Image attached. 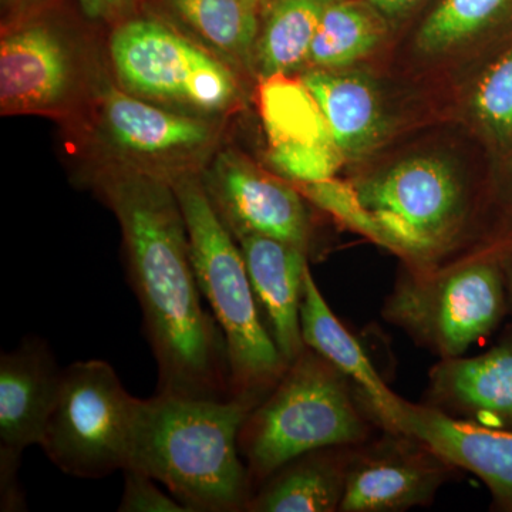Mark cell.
Here are the masks:
<instances>
[{
    "instance_id": "ffe728a7",
    "label": "cell",
    "mask_w": 512,
    "mask_h": 512,
    "mask_svg": "<svg viewBox=\"0 0 512 512\" xmlns=\"http://www.w3.org/2000/svg\"><path fill=\"white\" fill-rule=\"evenodd\" d=\"M205 49L234 69H254L261 0H163Z\"/></svg>"
},
{
    "instance_id": "2e32d148",
    "label": "cell",
    "mask_w": 512,
    "mask_h": 512,
    "mask_svg": "<svg viewBox=\"0 0 512 512\" xmlns=\"http://www.w3.org/2000/svg\"><path fill=\"white\" fill-rule=\"evenodd\" d=\"M241 248L256 299L266 313L279 352L291 365L306 349L301 330L303 282L308 252L261 235L235 239Z\"/></svg>"
},
{
    "instance_id": "ba28073f",
    "label": "cell",
    "mask_w": 512,
    "mask_h": 512,
    "mask_svg": "<svg viewBox=\"0 0 512 512\" xmlns=\"http://www.w3.org/2000/svg\"><path fill=\"white\" fill-rule=\"evenodd\" d=\"M360 201L389 239L390 251L416 266L437 271L466 224L460 178L436 157H414L355 185Z\"/></svg>"
},
{
    "instance_id": "1f68e13d",
    "label": "cell",
    "mask_w": 512,
    "mask_h": 512,
    "mask_svg": "<svg viewBox=\"0 0 512 512\" xmlns=\"http://www.w3.org/2000/svg\"><path fill=\"white\" fill-rule=\"evenodd\" d=\"M261 2H262V3H264V2H265V0H261Z\"/></svg>"
},
{
    "instance_id": "277c9868",
    "label": "cell",
    "mask_w": 512,
    "mask_h": 512,
    "mask_svg": "<svg viewBox=\"0 0 512 512\" xmlns=\"http://www.w3.org/2000/svg\"><path fill=\"white\" fill-rule=\"evenodd\" d=\"M367 427L350 399L346 376L306 348L271 393L248 414L239 451L252 491L292 458L365 439Z\"/></svg>"
},
{
    "instance_id": "3957f363",
    "label": "cell",
    "mask_w": 512,
    "mask_h": 512,
    "mask_svg": "<svg viewBox=\"0 0 512 512\" xmlns=\"http://www.w3.org/2000/svg\"><path fill=\"white\" fill-rule=\"evenodd\" d=\"M171 183L187 224L198 286L227 346L232 397L258 406L289 365L262 322L241 248L218 217L202 173Z\"/></svg>"
},
{
    "instance_id": "7a4b0ae2",
    "label": "cell",
    "mask_w": 512,
    "mask_h": 512,
    "mask_svg": "<svg viewBox=\"0 0 512 512\" xmlns=\"http://www.w3.org/2000/svg\"><path fill=\"white\" fill-rule=\"evenodd\" d=\"M255 407L237 397L157 393L140 399L124 470L133 468L164 484L190 512L245 511L252 484L239 433Z\"/></svg>"
},
{
    "instance_id": "f546056e",
    "label": "cell",
    "mask_w": 512,
    "mask_h": 512,
    "mask_svg": "<svg viewBox=\"0 0 512 512\" xmlns=\"http://www.w3.org/2000/svg\"><path fill=\"white\" fill-rule=\"evenodd\" d=\"M383 18L396 19L416 8L421 0H366Z\"/></svg>"
},
{
    "instance_id": "ac0fdd59",
    "label": "cell",
    "mask_w": 512,
    "mask_h": 512,
    "mask_svg": "<svg viewBox=\"0 0 512 512\" xmlns=\"http://www.w3.org/2000/svg\"><path fill=\"white\" fill-rule=\"evenodd\" d=\"M338 448H318L292 458L252 491L245 511H339L349 461Z\"/></svg>"
},
{
    "instance_id": "4316f807",
    "label": "cell",
    "mask_w": 512,
    "mask_h": 512,
    "mask_svg": "<svg viewBox=\"0 0 512 512\" xmlns=\"http://www.w3.org/2000/svg\"><path fill=\"white\" fill-rule=\"evenodd\" d=\"M473 109L478 121L495 137L512 136V49L481 77Z\"/></svg>"
},
{
    "instance_id": "52a82bcc",
    "label": "cell",
    "mask_w": 512,
    "mask_h": 512,
    "mask_svg": "<svg viewBox=\"0 0 512 512\" xmlns=\"http://www.w3.org/2000/svg\"><path fill=\"white\" fill-rule=\"evenodd\" d=\"M500 266L477 259L402 279L384 302V319L441 359L466 353L490 335L507 311Z\"/></svg>"
},
{
    "instance_id": "6da1fadb",
    "label": "cell",
    "mask_w": 512,
    "mask_h": 512,
    "mask_svg": "<svg viewBox=\"0 0 512 512\" xmlns=\"http://www.w3.org/2000/svg\"><path fill=\"white\" fill-rule=\"evenodd\" d=\"M94 184L116 215L128 281L158 369L157 393L231 399L227 346L202 308L180 201L167 178L101 164Z\"/></svg>"
},
{
    "instance_id": "4fadbf2b",
    "label": "cell",
    "mask_w": 512,
    "mask_h": 512,
    "mask_svg": "<svg viewBox=\"0 0 512 512\" xmlns=\"http://www.w3.org/2000/svg\"><path fill=\"white\" fill-rule=\"evenodd\" d=\"M410 441L380 444L350 461L339 511L393 512L429 504L453 466Z\"/></svg>"
},
{
    "instance_id": "8fae6325",
    "label": "cell",
    "mask_w": 512,
    "mask_h": 512,
    "mask_svg": "<svg viewBox=\"0 0 512 512\" xmlns=\"http://www.w3.org/2000/svg\"><path fill=\"white\" fill-rule=\"evenodd\" d=\"M202 180L232 237L261 235L308 252L311 222L298 188L234 150L214 154Z\"/></svg>"
},
{
    "instance_id": "7402d4cb",
    "label": "cell",
    "mask_w": 512,
    "mask_h": 512,
    "mask_svg": "<svg viewBox=\"0 0 512 512\" xmlns=\"http://www.w3.org/2000/svg\"><path fill=\"white\" fill-rule=\"evenodd\" d=\"M384 18L366 0H333L323 13L306 64L339 70L370 55L383 39Z\"/></svg>"
},
{
    "instance_id": "5bb4252c",
    "label": "cell",
    "mask_w": 512,
    "mask_h": 512,
    "mask_svg": "<svg viewBox=\"0 0 512 512\" xmlns=\"http://www.w3.org/2000/svg\"><path fill=\"white\" fill-rule=\"evenodd\" d=\"M62 369L46 340L28 336L0 356V466H20L40 444L55 407Z\"/></svg>"
},
{
    "instance_id": "e0dca14e",
    "label": "cell",
    "mask_w": 512,
    "mask_h": 512,
    "mask_svg": "<svg viewBox=\"0 0 512 512\" xmlns=\"http://www.w3.org/2000/svg\"><path fill=\"white\" fill-rule=\"evenodd\" d=\"M301 330L306 348L315 350L339 372L350 377L362 390L375 419L386 427L402 399L386 386L355 336L336 318L309 268L303 282Z\"/></svg>"
},
{
    "instance_id": "8992f818",
    "label": "cell",
    "mask_w": 512,
    "mask_h": 512,
    "mask_svg": "<svg viewBox=\"0 0 512 512\" xmlns=\"http://www.w3.org/2000/svg\"><path fill=\"white\" fill-rule=\"evenodd\" d=\"M140 399L124 389L104 360H80L62 370L59 393L39 446L63 473L97 480L130 460Z\"/></svg>"
},
{
    "instance_id": "9c48e42d",
    "label": "cell",
    "mask_w": 512,
    "mask_h": 512,
    "mask_svg": "<svg viewBox=\"0 0 512 512\" xmlns=\"http://www.w3.org/2000/svg\"><path fill=\"white\" fill-rule=\"evenodd\" d=\"M90 138L103 164L134 168L173 181L202 173L218 144L207 117L170 109L104 82L94 89Z\"/></svg>"
},
{
    "instance_id": "f1b7e54d",
    "label": "cell",
    "mask_w": 512,
    "mask_h": 512,
    "mask_svg": "<svg viewBox=\"0 0 512 512\" xmlns=\"http://www.w3.org/2000/svg\"><path fill=\"white\" fill-rule=\"evenodd\" d=\"M83 12L92 19H113L126 12L134 0H77Z\"/></svg>"
},
{
    "instance_id": "44dd1931",
    "label": "cell",
    "mask_w": 512,
    "mask_h": 512,
    "mask_svg": "<svg viewBox=\"0 0 512 512\" xmlns=\"http://www.w3.org/2000/svg\"><path fill=\"white\" fill-rule=\"evenodd\" d=\"M333 0H265L254 53V69L262 79L289 76L301 69Z\"/></svg>"
},
{
    "instance_id": "d6986e66",
    "label": "cell",
    "mask_w": 512,
    "mask_h": 512,
    "mask_svg": "<svg viewBox=\"0 0 512 512\" xmlns=\"http://www.w3.org/2000/svg\"><path fill=\"white\" fill-rule=\"evenodd\" d=\"M301 80L318 103L343 157L359 158L376 146L384 121L372 84L335 70H309Z\"/></svg>"
},
{
    "instance_id": "cb8c5ba5",
    "label": "cell",
    "mask_w": 512,
    "mask_h": 512,
    "mask_svg": "<svg viewBox=\"0 0 512 512\" xmlns=\"http://www.w3.org/2000/svg\"><path fill=\"white\" fill-rule=\"evenodd\" d=\"M512 0H440L421 23L417 49L424 55L447 52L487 29Z\"/></svg>"
},
{
    "instance_id": "4dcf8cb0",
    "label": "cell",
    "mask_w": 512,
    "mask_h": 512,
    "mask_svg": "<svg viewBox=\"0 0 512 512\" xmlns=\"http://www.w3.org/2000/svg\"><path fill=\"white\" fill-rule=\"evenodd\" d=\"M505 288H507V296L512 306V269L510 274L507 275V279H505Z\"/></svg>"
},
{
    "instance_id": "5b68a950",
    "label": "cell",
    "mask_w": 512,
    "mask_h": 512,
    "mask_svg": "<svg viewBox=\"0 0 512 512\" xmlns=\"http://www.w3.org/2000/svg\"><path fill=\"white\" fill-rule=\"evenodd\" d=\"M110 59L121 89L195 116H222L241 94L234 67L161 20L120 25L111 35Z\"/></svg>"
},
{
    "instance_id": "7c38bea8",
    "label": "cell",
    "mask_w": 512,
    "mask_h": 512,
    "mask_svg": "<svg viewBox=\"0 0 512 512\" xmlns=\"http://www.w3.org/2000/svg\"><path fill=\"white\" fill-rule=\"evenodd\" d=\"M386 430L412 437L451 466L470 471L495 503L512 511V430L478 426L403 399Z\"/></svg>"
},
{
    "instance_id": "d4e9b609",
    "label": "cell",
    "mask_w": 512,
    "mask_h": 512,
    "mask_svg": "<svg viewBox=\"0 0 512 512\" xmlns=\"http://www.w3.org/2000/svg\"><path fill=\"white\" fill-rule=\"evenodd\" d=\"M299 192L320 210L328 212L340 224L353 229L357 234L372 239L380 247L389 249V239L376 218L360 201L355 185L330 178L320 183L298 185Z\"/></svg>"
},
{
    "instance_id": "83f0119b",
    "label": "cell",
    "mask_w": 512,
    "mask_h": 512,
    "mask_svg": "<svg viewBox=\"0 0 512 512\" xmlns=\"http://www.w3.org/2000/svg\"><path fill=\"white\" fill-rule=\"evenodd\" d=\"M124 473V491L119 512H190L173 495H165L156 480L127 468Z\"/></svg>"
},
{
    "instance_id": "603a6c76",
    "label": "cell",
    "mask_w": 512,
    "mask_h": 512,
    "mask_svg": "<svg viewBox=\"0 0 512 512\" xmlns=\"http://www.w3.org/2000/svg\"><path fill=\"white\" fill-rule=\"evenodd\" d=\"M262 80L259 99L269 146L333 143L325 117L301 79L274 76Z\"/></svg>"
},
{
    "instance_id": "484cf974",
    "label": "cell",
    "mask_w": 512,
    "mask_h": 512,
    "mask_svg": "<svg viewBox=\"0 0 512 512\" xmlns=\"http://www.w3.org/2000/svg\"><path fill=\"white\" fill-rule=\"evenodd\" d=\"M342 158L335 143L275 144L268 150L271 167L296 185L335 178Z\"/></svg>"
},
{
    "instance_id": "9a60e30c",
    "label": "cell",
    "mask_w": 512,
    "mask_h": 512,
    "mask_svg": "<svg viewBox=\"0 0 512 512\" xmlns=\"http://www.w3.org/2000/svg\"><path fill=\"white\" fill-rule=\"evenodd\" d=\"M431 407L456 419L512 430V336L476 357L441 359L431 369Z\"/></svg>"
},
{
    "instance_id": "30bf717a",
    "label": "cell",
    "mask_w": 512,
    "mask_h": 512,
    "mask_svg": "<svg viewBox=\"0 0 512 512\" xmlns=\"http://www.w3.org/2000/svg\"><path fill=\"white\" fill-rule=\"evenodd\" d=\"M83 72L76 46L45 20L3 29L0 39L2 116L63 119L82 100Z\"/></svg>"
}]
</instances>
